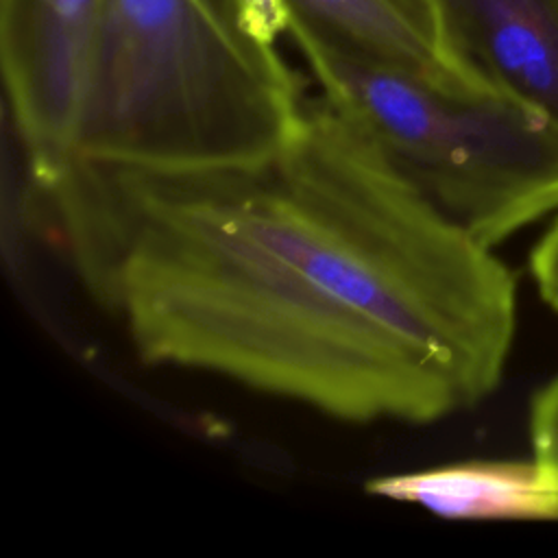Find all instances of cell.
<instances>
[{
	"instance_id": "cell-8",
	"label": "cell",
	"mask_w": 558,
	"mask_h": 558,
	"mask_svg": "<svg viewBox=\"0 0 558 558\" xmlns=\"http://www.w3.org/2000/svg\"><path fill=\"white\" fill-rule=\"evenodd\" d=\"M527 425L532 462L558 499V375L534 392Z\"/></svg>"
},
{
	"instance_id": "cell-10",
	"label": "cell",
	"mask_w": 558,
	"mask_h": 558,
	"mask_svg": "<svg viewBox=\"0 0 558 558\" xmlns=\"http://www.w3.org/2000/svg\"><path fill=\"white\" fill-rule=\"evenodd\" d=\"M425 24H429L438 35V22H436V11H434V0H403ZM442 39V37H440Z\"/></svg>"
},
{
	"instance_id": "cell-9",
	"label": "cell",
	"mask_w": 558,
	"mask_h": 558,
	"mask_svg": "<svg viewBox=\"0 0 558 558\" xmlns=\"http://www.w3.org/2000/svg\"><path fill=\"white\" fill-rule=\"evenodd\" d=\"M530 275L543 303L558 312V216L530 253Z\"/></svg>"
},
{
	"instance_id": "cell-5",
	"label": "cell",
	"mask_w": 558,
	"mask_h": 558,
	"mask_svg": "<svg viewBox=\"0 0 558 558\" xmlns=\"http://www.w3.org/2000/svg\"><path fill=\"white\" fill-rule=\"evenodd\" d=\"M449 54L558 131V0H434Z\"/></svg>"
},
{
	"instance_id": "cell-6",
	"label": "cell",
	"mask_w": 558,
	"mask_h": 558,
	"mask_svg": "<svg viewBox=\"0 0 558 558\" xmlns=\"http://www.w3.org/2000/svg\"><path fill=\"white\" fill-rule=\"evenodd\" d=\"M270 4L281 33L301 28L340 50L440 85L484 87L403 0H270Z\"/></svg>"
},
{
	"instance_id": "cell-2",
	"label": "cell",
	"mask_w": 558,
	"mask_h": 558,
	"mask_svg": "<svg viewBox=\"0 0 558 558\" xmlns=\"http://www.w3.org/2000/svg\"><path fill=\"white\" fill-rule=\"evenodd\" d=\"M268 0H102L72 157L144 170L277 153L310 98Z\"/></svg>"
},
{
	"instance_id": "cell-7",
	"label": "cell",
	"mask_w": 558,
	"mask_h": 558,
	"mask_svg": "<svg viewBox=\"0 0 558 558\" xmlns=\"http://www.w3.org/2000/svg\"><path fill=\"white\" fill-rule=\"evenodd\" d=\"M375 497L416 504L445 519H558V499L534 462H460L366 482Z\"/></svg>"
},
{
	"instance_id": "cell-1",
	"label": "cell",
	"mask_w": 558,
	"mask_h": 558,
	"mask_svg": "<svg viewBox=\"0 0 558 558\" xmlns=\"http://www.w3.org/2000/svg\"><path fill=\"white\" fill-rule=\"evenodd\" d=\"M31 181L146 364L347 423H436L501 384L514 275L323 96L255 163L70 157Z\"/></svg>"
},
{
	"instance_id": "cell-3",
	"label": "cell",
	"mask_w": 558,
	"mask_h": 558,
	"mask_svg": "<svg viewBox=\"0 0 558 558\" xmlns=\"http://www.w3.org/2000/svg\"><path fill=\"white\" fill-rule=\"evenodd\" d=\"M320 96L453 225L495 248L558 211V131L482 87H449L288 28Z\"/></svg>"
},
{
	"instance_id": "cell-4",
	"label": "cell",
	"mask_w": 558,
	"mask_h": 558,
	"mask_svg": "<svg viewBox=\"0 0 558 558\" xmlns=\"http://www.w3.org/2000/svg\"><path fill=\"white\" fill-rule=\"evenodd\" d=\"M100 9L102 0H0L4 92L31 174L72 157Z\"/></svg>"
}]
</instances>
